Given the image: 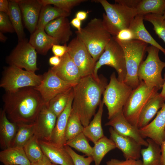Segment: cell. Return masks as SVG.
I'll return each mask as SVG.
<instances>
[{
    "label": "cell",
    "instance_id": "6da1fadb",
    "mask_svg": "<svg viewBox=\"0 0 165 165\" xmlns=\"http://www.w3.org/2000/svg\"><path fill=\"white\" fill-rule=\"evenodd\" d=\"M2 100L3 109L8 118L16 125L34 123L45 105L40 94L32 87L6 92Z\"/></svg>",
    "mask_w": 165,
    "mask_h": 165
},
{
    "label": "cell",
    "instance_id": "7a4b0ae2",
    "mask_svg": "<svg viewBox=\"0 0 165 165\" xmlns=\"http://www.w3.org/2000/svg\"><path fill=\"white\" fill-rule=\"evenodd\" d=\"M108 84L107 80L104 77L97 78L91 75L82 77L73 87L72 109L79 116L84 127L89 124L96 114Z\"/></svg>",
    "mask_w": 165,
    "mask_h": 165
},
{
    "label": "cell",
    "instance_id": "3957f363",
    "mask_svg": "<svg viewBox=\"0 0 165 165\" xmlns=\"http://www.w3.org/2000/svg\"><path fill=\"white\" fill-rule=\"evenodd\" d=\"M111 4L106 0H96L100 3L105 12L103 14L102 22L107 31L112 36L115 37L121 30L129 28L137 15L135 9L127 6L115 0Z\"/></svg>",
    "mask_w": 165,
    "mask_h": 165
},
{
    "label": "cell",
    "instance_id": "277c9868",
    "mask_svg": "<svg viewBox=\"0 0 165 165\" xmlns=\"http://www.w3.org/2000/svg\"><path fill=\"white\" fill-rule=\"evenodd\" d=\"M75 32L96 62L112 37L104 27L102 20L96 18L91 20L80 32Z\"/></svg>",
    "mask_w": 165,
    "mask_h": 165
},
{
    "label": "cell",
    "instance_id": "5b68a950",
    "mask_svg": "<svg viewBox=\"0 0 165 165\" xmlns=\"http://www.w3.org/2000/svg\"><path fill=\"white\" fill-rule=\"evenodd\" d=\"M115 37L122 47L124 53L127 75L124 82L133 89H135L140 82L138 76V71L145 56L148 44L135 39L121 41Z\"/></svg>",
    "mask_w": 165,
    "mask_h": 165
},
{
    "label": "cell",
    "instance_id": "8992f818",
    "mask_svg": "<svg viewBox=\"0 0 165 165\" xmlns=\"http://www.w3.org/2000/svg\"><path fill=\"white\" fill-rule=\"evenodd\" d=\"M160 50L153 46H148L146 50L148 56L140 64L138 71L140 81H144L148 86L155 87L158 90L162 88L163 84L162 72L165 67V62L162 61L159 57Z\"/></svg>",
    "mask_w": 165,
    "mask_h": 165
},
{
    "label": "cell",
    "instance_id": "52a82bcc",
    "mask_svg": "<svg viewBox=\"0 0 165 165\" xmlns=\"http://www.w3.org/2000/svg\"><path fill=\"white\" fill-rule=\"evenodd\" d=\"M133 90L124 82L119 81L115 72L112 74L103 94L102 101L107 108L109 120L123 110Z\"/></svg>",
    "mask_w": 165,
    "mask_h": 165
},
{
    "label": "cell",
    "instance_id": "ba28073f",
    "mask_svg": "<svg viewBox=\"0 0 165 165\" xmlns=\"http://www.w3.org/2000/svg\"><path fill=\"white\" fill-rule=\"evenodd\" d=\"M43 75L24 70L14 66L6 67L3 72L0 87L6 92H14L28 87H36L40 83Z\"/></svg>",
    "mask_w": 165,
    "mask_h": 165
},
{
    "label": "cell",
    "instance_id": "9c48e42d",
    "mask_svg": "<svg viewBox=\"0 0 165 165\" xmlns=\"http://www.w3.org/2000/svg\"><path fill=\"white\" fill-rule=\"evenodd\" d=\"M158 91L155 87L148 86L142 81H140L137 87L133 90L123 110L124 117L130 123L138 127L142 111Z\"/></svg>",
    "mask_w": 165,
    "mask_h": 165
},
{
    "label": "cell",
    "instance_id": "30bf717a",
    "mask_svg": "<svg viewBox=\"0 0 165 165\" xmlns=\"http://www.w3.org/2000/svg\"><path fill=\"white\" fill-rule=\"evenodd\" d=\"M104 65L114 68L118 74V79L124 82L127 75L124 53L122 47L114 36H112L105 46L104 52L96 62L93 74L95 77H99L98 71Z\"/></svg>",
    "mask_w": 165,
    "mask_h": 165
},
{
    "label": "cell",
    "instance_id": "8fae6325",
    "mask_svg": "<svg viewBox=\"0 0 165 165\" xmlns=\"http://www.w3.org/2000/svg\"><path fill=\"white\" fill-rule=\"evenodd\" d=\"M37 52L26 38L18 41V43L6 58L9 65L14 66L21 69L35 72L37 67Z\"/></svg>",
    "mask_w": 165,
    "mask_h": 165
},
{
    "label": "cell",
    "instance_id": "7c38bea8",
    "mask_svg": "<svg viewBox=\"0 0 165 165\" xmlns=\"http://www.w3.org/2000/svg\"><path fill=\"white\" fill-rule=\"evenodd\" d=\"M67 53L79 68L82 78L93 74L96 62L84 43L77 36L68 45Z\"/></svg>",
    "mask_w": 165,
    "mask_h": 165
},
{
    "label": "cell",
    "instance_id": "4fadbf2b",
    "mask_svg": "<svg viewBox=\"0 0 165 165\" xmlns=\"http://www.w3.org/2000/svg\"><path fill=\"white\" fill-rule=\"evenodd\" d=\"M73 87L72 84L59 78L50 68L43 75L40 84L35 88L40 94L47 105L55 96Z\"/></svg>",
    "mask_w": 165,
    "mask_h": 165
},
{
    "label": "cell",
    "instance_id": "5bb4252c",
    "mask_svg": "<svg viewBox=\"0 0 165 165\" xmlns=\"http://www.w3.org/2000/svg\"><path fill=\"white\" fill-rule=\"evenodd\" d=\"M57 116L45 105L35 122L34 135L38 140L50 141Z\"/></svg>",
    "mask_w": 165,
    "mask_h": 165
},
{
    "label": "cell",
    "instance_id": "9a60e30c",
    "mask_svg": "<svg viewBox=\"0 0 165 165\" xmlns=\"http://www.w3.org/2000/svg\"><path fill=\"white\" fill-rule=\"evenodd\" d=\"M106 126H110L115 131L121 135L130 137L141 146L147 147L148 144L141 135L139 128L130 123L124 117L123 110L107 122Z\"/></svg>",
    "mask_w": 165,
    "mask_h": 165
},
{
    "label": "cell",
    "instance_id": "2e32d148",
    "mask_svg": "<svg viewBox=\"0 0 165 165\" xmlns=\"http://www.w3.org/2000/svg\"><path fill=\"white\" fill-rule=\"evenodd\" d=\"M110 139L115 143L116 148L123 153L125 160H139L141 145L134 139L119 134L113 128H109Z\"/></svg>",
    "mask_w": 165,
    "mask_h": 165
},
{
    "label": "cell",
    "instance_id": "e0dca14e",
    "mask_svg": "<svg viewBox=\"0 0 165 165\" xmlns=\"http://www.w3.org/2000/svg\"><path fill=\"white\" fill-rule=\"evenodd\" d=\"M139 131L144 138H151L161 145L165 140V103L155 118Z\"/></svg>",
    "mask_w": 165,
    "mask_h": 165
},
{
    "label": "cell",
    "instance_id": "ac0fdd59",
    "mask_svg": "<svg viewBox=\"0 0 165 165\" xmlns=\"http://www.w3.org/2000/svg\"><path fill=\"white\" fill-rule=\"evenodd\" d=\"M25 28L31 34L36 30L42 6L38 0H16Z\"/></svg>",
    "mask_w": 165,
    "mask_h": 165
},
{
    "label": "cell",
    "instance_id": "d6986e66",
    "mask_svg": "<svg viewBox=\"0 0 165 165\" xmlns=\"http://www.w3.org/2000/svg\"><path fill=\"white\" fill-rule=\"evenodd\" d=\"M61 58L58 65L50 69L59 78L74 86L82 78L79 70L67 52Z\"/></svg>",
    "mask_w": 165,
    "mask_h": 165
},
{
    "label": "cell",
    "instance_id": "ffe728a7",
    "mask_svg": "<svg viewBox=\"0 0 165 165\" xmlns=\"http://www.w3.org/2000/svg\"><path fill=\"white\" fill-rule=\"evenodd\" d=\"M44 155L52 163L58 165H74L72 159L64 146L59 147L50 141L38 140Z\"/></svg>",
    "mask_w": 165,
    "mask_h": 165
},
{
    "label": "cell",
    "instance_id": "44dd1931",
    "mask_svg": "<svg viewBox=\"0 0 165 165\" xmlns=\"http://www.w3.org/2000/svg\"><path fill=\"white\" fill-rule=\"evenodd\" d=\"M70 24L67 17H61L49 23L45 30L48 35L57 39L59 44L64 45L73 34Z\"/></svg>",
    "mask_w": 165,
    "mask_h": 165
},
{
    "label": "cell",
    "instance_id": "7402d4cb",
    "mask_svg": "<svg viewBox=\"0 0 165 165\" xmlns=\"http://www.w3.org/2000/svg\"><path fill=\"white\" fill-rule=\"evenodd\" d=\"M73 97V91L65 108L57 117L56 124L52 132L50 141L59 147L64 146L66 142L65 132L72 108Z\"/></svg>",
    "mask_w": 165,
    "mask_h": 165
},
{
    "label": "cell",
    "instance_id": "603a6c76",
    "mask_svg": "<svg viewBox=\"0 0 165 165\" xmlns=\"http://www.w3.org/2000/svg\"><path fill=\"white\" fill-rule=\"evenodd\" d=\"M29 43L37 53L46 55L54 45L59 44L57 39L48 35L44 29H36L30 35Z\"/></svg>",
    "mask_w": 165,
    "mask_h": 165
},
{
    "label": "cell",
    "instance_id": "cb8c5ba5",
    "mask_svg": "<svg viewBox=\"0 0 165 165\" xmlns=\"http://www.w3.org/2000/svg\"><path fill=\"white\" fill-rule=\"evenodd\" d=\"M144 16L137 15L131 22L129 28L133 32L134 39L139 40L158 48L165 55V49L152 36L145 28Z\"/></svg>",
    "mask_w": 165,
    "mask_h": 165
},
{
    "label": "cell",
    "instance_id": "d4e9b609",
    "mask_svg": "<svg viewBox=\"0 0 165 165\" xmlns=\"http://www.w3.org/2000/svg\"><path fill=\"white\" fill-rule=\"evenodd\" d=\"M17 129L16 124L10 121L3 109L0 111V145L2 150L11 146Z\"/></svg>",
    "mask_w": 165,
    "mask_h": 165
},
{
    "label": "cell",
    "instance_id": "484cf974",
    "mask_svg": "<svg viewBox=\"0 0 165 165\" xmlns=\"http://www.w3.org/2000/svg\"><path fill=\"white\" fill-rule=\"evenodd\" d=\"M165 101L158 92L152 97L142 111L139 118L138 127L140 129L147 125L165 104Z\"/></svg>",
    "mask_w": 165,
    "mask_h": 165
},
{
    "label": "cell",
    "instance_id": "4316f807",
    "mask_svg": "<svg viewBox=\"0 0 165 165\" xmlns=\"http://www.w3.org/2000/svg\"><path fill=\"white\" fill-rule=\"evenodd\" d=\"M0 161L4 165H30L23 147L11 146L0 152Z\"/></svg>",
    "mask_w": 165,
    "mask_h": 165
},
{
    "label": "cell",
    "instance_id": "83f0119b",
    "mask_svg": "<svg viewBox=\"0 0 165 165\" xmlns=\"http://www.w3.org/2000/svg\"><path fill=\"white\" fill-rule=\"evenodd\" d=\"M104 105L101 100L98 110L94 116L93 119L87 126L84 127L82 131L86 137L94 144L105 136L101 124Z\"/></svg>",
    "mask_w": 165,
    "mask_h": 165
},
{
    "label": "cell",
    "instance_id": "f1b7e54d",
    "mask_svg": "<svg viewBox=\"0 0 165 165\" xmlns=\"http://www.w3.org/2000/svg\"><path fill=\"white\" fill-rule=\"evenodd\" d=\"M70 13L51 5L42 6L36 29H45L46 26L50 22L61 17H67Z\"/></svg>",
    "mask_w": 165,
    "mask_h": 165
},
{
    "label": "cell",
    "instance_id": "f546056e",
    "mask_svg": "<svg viewBox=\"0 0 165 165\" xmlns=\"http://www.w3.org/2000/svg\"><path fill=\"white\" fill-rule=\"evenodd\" d=\"M146 141L148 146L141 152L142 165H161L160 146L151 138Z\"/></svg>",
    "mask_w": 165,
    "mask_h": 165
},
{
    "label": "cell",
    "instance_id": "4dcf8cb0",
    "mask_svg": "<svg viewBox=\"0 0 165 165\" xmlns=\"http://www.w3.org/2000/svg\"><path fill=\"white\" fill-rule=\"evenodd\" d=\"M9 1V9L7 14L17 34L18 41H19L25 38L21 12L16 0Z\"/></svg>",
    "mask_w": 165,
    "mask_h": 165
},
{
    "label": "cell",
    "instance_id": "1f68e13d",
    "mask_svg": "<svg viewBox=\"0 0 165 165\" xmlns=\"http://www.w3.org/2000/svg\"><path fill=\"white\" fill-rule=\"evenodd\" d=\"M137 15L144 16L151 13L163 15L165 0H139L135 8Z\"/></svg>",
    "mask_w": 165,
    "mask_h": 165
},
{
    "label": "cell",
    "instance_id": "d6a6232c",
    "mask_svg": "<svg viewBox=\"0 0 165 165\" xmlns=\"http://www.w3.org/2000/svg\"><path fill=\"white\" fill-rule=\"evenodd\" d=\"M116 148L114 142L111 139L105 136L98 140L94 144L92 149V156L95 165H100L105 155Z\"/></svg>",
    "mask_w": 165,
    "mask_h": 165
},
{
    "label": "cell",
    "instance_id": "836d02e7",
    "mask_svg": "<svg viewBox=\"0 0 165 165\" xmlns=\"http://www.w3.org/2000/svg\"><path fill=\"white\" fill-rule=\"evenodd\" d=\"M17 125V132L11 146L23 147L34 135V124L33 123Z\"/></svg>",
    "mask_w": 165,
    "mask_h": 165
},
{
    "label": "cell",
    "instance_id": "e575fe53",
    "mask_svg": "<svg viewBox=\"0 0 165 165\" xmlns=\"http://www.w3.org/2000/svg\"><path fill=\"white\" fill-rule=\"evenodd\" d=\"M73 92L72 87L58 94L52 98L47 105H45L57 117L65 108Z\"/></svg>",
    "mask_w": 165,
    "mask_h": 165
},
{
    "label": "cell",
    "instance_id": "d590c367",
    "mask_svg": "<svg viewBox=\"0 0 165 165\" xmlns=\"http://www.w3.org/2000/svg\"><path fill=\"white\" fill-rule=\"evenodd\" d=\"M84 128L79 116L72 108L65 132L66 142L82 132Z\"/></svg>",
    "mask_w": 165,
    "mask_h": 165
},
{
    "label": "cell",
    "instance_id": "8d00e7d4",
    "mask_svg": "<svg viewBox=\"0 0 165 165\" xmlns=\"http://www.w3.org/2000/svg\"><path fill=\"white\" fill-rule=\"evenodd\" d=\"M64 145L73 148L87 156H92L93 147L90 145L87 138L82 132L67 141Z\"/></svg>",
    "mask_w": 165,
    "mask_h": 165
},
{
    "label": "cell",
    "instance_id": "74e56055",
    "mask_svg": "<svg viewBox=\"0 0 165 165\" xmlns=\"http://www.w3.org/2000/svg\"><path fill=\"white\" fill-rule=\"evenodd\" d=\"M23 148L31 163L40 160L44 155L39 145L38 139L34 135L25 144Z\"/></svg>",
    "mask_w": 165,
    "mask_h": 165
},
{
    "label": "cell",
    "instance_id": "f35d334b",
    "mask_svg": "<svg viewBox=\"0 0 165 165\" xmlns=\"http://www.w3.org/2000/svg\"><path fill=\"white\" fill-rule=\"evenodd\" d=\"M144 19L152 24L156 34L165 43V20L163 15L149 13L144 15Z\"/></svg>",
    "mask_w": 165,
    "mask_h": 165
},
{
    "label": "cell",
    "instance_id": "ab89813d",
    "mask_svg": "<svg viewBox=\"0 0 165 165\" xmlns=\"http://www.w3.org/2000/svg\"><path fill=\"white\" fill-rule=\"evenodd\" d=\"M42 6L53 5L62 10L71 13L74 7L86 1L85 0H38Z\"/></svg>",
    "mask_w": 165,
    "mask_h": 165
},
{
    "label": "cell",
    "instance_id": "60d3db41",
    "mask_svg": "<svg viewBox=\"0 0 165 165\" xmlns=\"http://www.w3.org/2000/svg\"><path fill=\"white\" fill-rule=\"evenodd\" d=\"M65 149L71 156L74 165H90L94 161L92 156L85 157L77 154L71 147L64 145Z\"/></svg>",
    "mask_w": 165,
    "mask_h": 165
},
{
    "label": "cell",
    "instance_id": "b9f144b4",
    "mask_svg": "<svg viewBox=\"0 0 165 165\" xmlns=\"http://www.w3.org/2000/svg\"><path fill=\"white\" fill-rule=\"evenodd\" d=\"M0 32L3 33L15 32L8 15L1 12H0Z\"/></svg>",
    "mask_w": 165,
    "mask_h": 165
},
{
    "label": "cell",
    "instance_id": "7bdbcfd3",
    "mask_svg": "<svg viewBox=\"0 0 165 165\" xmlns=\"http://www.w3.org/2000/svg\"><path fill=\"white\" fill-rule=\"evenodd\" d=\"M105 165H142V161L140 160H120L112 159L106 162Z\"/></svg>",
    "mask_w": 165,
    "mask_h": 165
},
{
    "label": "cell",
    "instance_id": "ee69618b",
    "mask_svg": "<svg viewBox=\"0 0 165 165\" xmlns=\"http://www.w3.org/2000/svg\"><path fill=\"white\" fill-rule=\"evenodd\" d=\"M115 37L118 40L123 41H129L134 39L133 33L129 28L121 30Z\"/></svg>",
    "mask_w": 165,
    "mask_h": 165
},
{
    "label": "cell",
    "instance_id": "f6af8a7d",
    "mask_svg": "<svg viewBox=\"0 0 165 165\" xmlns=\"http://www.w3.org/2000/svg\"><path fill=\"white\" fill-rule=\"evenodd\" d=\"M52 50L55 56L61 57L67 52L68 46L66 44L63 45L55 44L52 46Z\"/></svg>",
    "mask_w": 165,
    "mask_h": 165
},
{
    "label": "cell",
    "instance_id": "bcb514c9",
    "mask_svg": "<svg viewBox=\"0 0 165 165\" xmlns=\"http://www.w3.org/2000/svg\"><path fill=\"white\" fill-rule=\"evenodd\" d=\"M52 163L49 158L44 155L42 157L40 160L32 163L30 165H52Z\"/></svg>",
    "mask_w": 165,
    "mask_h": 165
},
{
    "label": "cell",
    "instance_id": "7dc6e473",
    "mask_svg": "<svg viewBox=\"0 0 165 165\" xmlns=\"http://www.w3.org/2000/svg\"><path fill=\"white\" fill-rule=\"evenodd\" d=\"M118 2L129 7L135 9L139 0H116Z\"/></svg>",
    "mask_w": 165,
    "mask_h": 165
},
{
    "label": "cell",
    "instance_id": "c3c4849f",
    "mask_svg": "<svg viewBox=\"0 0 165 165\" xmlns=\"http://www.w3.org/2000/svg\"><path fill=\"white\" fill-rule=\"evenodd\" d=\"M9 9V1L7 0H0V12L8 14Z\"/></svg>",
    "mask_w": 165,
    "mask_h": 165
},
{
    "label": "cell",
    "instance_id": "681fc988",
    "mask_svg": "<svg viewBox=\"0 0 165 165\" xmlns=\"http://www.w3.org/2000/svg\"><path fill=\"white\" fill-rule=\"evenodd\" d=\"M61 61V57L55 55L50 57L49 60V64L53 67L57 66L60 64Z\"/></svg>",
    "mask_w": 165,
    "mask_h": 165
},
{
    "label": "cell",
    "instance_id": "f907efd6",
    "mask_svg": "<svg viewBox=\"0 0 165 165\" xmlns=\"http://www.w3.org/2000/svg\"><path fill=\"white\" fill-rule=\"evenodd\" d=\"M70 24L76 28L79 32H80L82 28H81V21L76 17L73 19L70 22Z\"/></svg>",
    "mask_w": 165,
    "mask_h": 165
},
{
    "label": "cell",
    "instance_id": "816d5d0a",
    "mask_svg": "<svg viewBox=\"0 0 165 165\" xmlns=\"http://www.w3.org/2000/svg\"><path fill=\"white\" fill-rule=\"evenodd\" d=\"M89 12L88 11H79L76 13L75 17L81 21L84 20L87 18V15Z\"/></svg>",
    "mask_w": 165,
    "mask_h": 165
},
{
    "label": "cell",
    "instance_id": "f5cc1de1",
    "mask_svg": "<svg viewBox=\"0 0 165 165\" xmlns=\"http://www.w3.org/2000/svg\"><path fill=\"white\" fill-rule=\"evenodd\" d=\"M160 146L161 156V165H165V140Z\"/></svg>",
    "mask_w": 165,
    "mask_h": 165
},
{
    "label": "cell",
    "instance_id": "db71d44e",
    "mask_svg": "<svg viewBox=\"0 0 165 165\" xmlns=\"http://www.w3.org/2000/svg\"><path fill=\"white\" fill-rule=\"evenodd\" d=\"M164 83L162 88L161 92L160 93L161 96L165 101V73L164 75Z\"/></svg>",
    "mask_w": 165,
    "mask_h": 165
},
{
    "label": "cell",
    "instance_id": "11a10c76",
    "mask_svg": "<svg viewBox=\"0 0 165 165\" xmlns=\"http://www.w3.org/2000/svg\"><path fill=\"white\" fill-rule=\"evenodd\" d=\"M7 37L4 35L3 33L0 32V40L1 42H5L6 40Z\"/></svg>",
    "mask_w": 165,
    "mask_h": 165
},
{
    "label": "cell",
    "instance_id": "9f6ffc18",
    "mask_svg": "<svg viewBox=\"0 0 165 165\" xmlns=\"http://www.w3.org/2000/svg\"><path fill=\"white\" fill-rule=\"evenodd\" d=\"M163 17L164 20H165V10L163 15Z\"/></svg>",
    "mask_w": 165,
    "mask_h": 165
},
{
    "label": "cell",
    "instance_id": "6f0895ef",
    "mask_svg": "<svg viewBox=\"0 0 165 165\" xmlns=\"http://www.w3.org/2000/svg\"><path fill=\"white\" fill-rule=\"evenodd\" d=\"M52 165H57V164H56L52 163Z\"/></svg>",
    "mask_w": 165,
    "mask_h": 165
}]
</instances>
